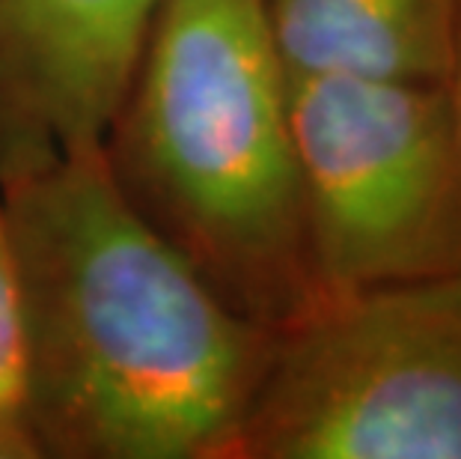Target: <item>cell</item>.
I'll return each instance as SVG.
<instances>
[{
  "label": "cell",
  "mask_w": 461,
  "mask_h": 459,
  "mask_svg": "<svg viewBox=\"0 0 461 459\" xmlns=\"http://www.w3.org/2000/svg\"><path fill=\"white\" fill-rule=\"evenodd\" d=\"M24 403V310L13 236L0 203V459H36Z\"/></svg>",
  "instance_id": "obj_7"
},
{
  "label": "cell",
  "mask_w": 461,
  "mask_h": 459,
  "mask_svg": "<svg viewBox=\"0 0 461 459\" xmlns=\"http://www.w3.org/2000/svg\"><path fill=\"white\" fill-rule=\"evenodd\" d=\"M227 459H461V269L280 326Z\"/></svg>",
  "instance_id": "obj_3"
},
{
  "label": "cell",
  "mask_w": 461,
  "mask_h": 459,
  "mask_svg": "<svg viewBox=\"0 0 461 459\" xmlns=\"http://www.w3.org/2000/svg\"><path fill=\"white\" fill-rule=\"evenodd\" d=\"M319 298L461 269V134L447 84L289 75Z\"/></svg>",
  "instance_id": "obj_4"
},
{
  "label": "cell",
  "mask_w": 461,
  "mask_h": 459,
  "mask_svg": "<svg viewBox=\"0 0 461 459\" xmlns=\"http://www.w3.org/2000/svg\"><path fill=\"white\" fill-rule=\"evenodd\" d=\"M39 456L227 459L274 331L230 308L125 200L104 146L0 185Z\"/></svg>",
  "instance_id": "obj_1"
},
{
  "label": "cell",
  "mask_w": 461,
  "mask_h": 459,
  "mask_svg": "<svg viewBox=\"0 0 461 459\" xmlns=\"http://www.w3.org/2000/svg\"><path fill=\"white\" fill-rule=\"evenodd\" d=\"M102 146L125 200L230 308L280 328L319 301L265 0H158Z\"/></svg>",
  "instance_id": "obj_2"
},
{
  "label": "cell",
  "mask_w": 461,
  "mask_h": 459,
  "mask_svg": "<svg viewBox=\"0 0 461 459\" xmlns=\"http://www.w3.org/2000/svg\"><path fill=\"white\" fill-rule=\"evenodd\" d=\"M449 99H453V111H456V123H458V134H461V33H458V51H456V66L453 75H449Z\"/></svg>",
  "instance_id": "obj_8"
},
{
  "label": "cell",
  "mask_w": 461,
  "mask_h": 459,
  "mask_svg": "<svg viewBox=\"0 0 461 459\" xmlns=\"http://www.w3.org/2000/svg\"><path fill=\"white\" fill-rule=\"evenodd\" d=\"M158 0H0V185L104 141Z\"/></svg>",
  "instance_id": "obj_5"
},
{
  "label": "cell",
  "mask_w": 461,
  "mask_h": 459,
  "mask_svg": "<svg viewBox=\"0 0 461 459\" xmlns=\"http://www.w3.org/2000/svg\"><path fill=\"white\" fill-rule=\"evenodd\" d=\"M289 75L449 84L461 0H265Z\"/></svg>",
  "instance_id": "obj_6"
}]
</instances>
